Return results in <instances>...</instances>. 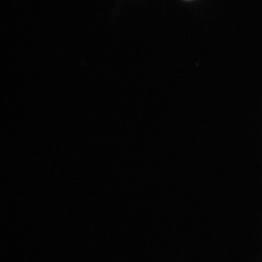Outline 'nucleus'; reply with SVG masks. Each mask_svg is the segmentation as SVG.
I'll use <instances>...</instances> for the list:
<instances>
[]
</instances>
